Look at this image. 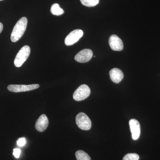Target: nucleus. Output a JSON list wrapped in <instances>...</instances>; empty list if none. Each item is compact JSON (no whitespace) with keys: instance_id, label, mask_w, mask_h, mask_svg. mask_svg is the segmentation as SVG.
Listing matches in <instances>:
<instances>
[{"instance_id":"nucleus-3","label":"nucleus","mask_w":160,"mask_h":160,"mask_svg":"<svg viewBox=\"0 0 160 160\" xmlns=\"http://www.w3.org/2000/svg\"><path fill=\"white\" fill-rule=\"evenodd\" d=\"M76 122L80 129L89 130L91 128L92 122L89 117L83 112H80L76 117Z\"/></svg>"},{"instance_id":"nucleus-11","label":"nucleus","mask_w":160,"mask_h":160,"mask_svg":"<svg viewBox=\"0 0 160 160\" xmlns=\"http://www.w3.org/2000/svg\"><path fill=\"white\" fill-rule=\"evenodd\" d=\"M109 76L112 82L115 83H120L124 78V74L122 70L116 68L110 70Z\"/></svg>"},{"instance_id":"nucleus-12","label":"nucleus","mask_w":160,"mask_h":160,"mask_svg":"<svg viewBox=\"0 0 160 160\" xmlns=\"http://www.w3.org/2000/svg\"><path fill=\"white\" fill-rule=\"evenodd\" d=\"M50 11L52 14L56 16H60L64 13L63 9L60 8L59 5L57 3H54L52 6Z\"/></svg>"},{"instance_id":"nucleus-1","label":"nucleus","mask_w":160,"mask_h":160,"mask_svg":"<svg viewBox=\"0 0 160 160\" xmlns=\"http://www.w3.org/2000/svg\"><path fill=\"white\" fill-rule=\"evenodd\" d=\"M28 20L27 18L22 17L17 22L11 35V40L13 42H18L26 31Z\"/></svg>"},{"instance_id":"nucleus-9","label":"nucleus","mask_w":160,"mask_h":160,"mask_svg":"<svg viewBox=\"0 0 160 160\" xmlns=\"http://www.w3.org/2000/svg\"><path fill=\"white\" fill-rule=\"evenodd\" d=\"M109 44L111 49L114 51H122L124 47L122 41L116 35H112L109 38Z\"/></svg>"},{"instance_id":"nucleus-19","label":"nucleus","mask_w":160,"mask_h":160,"mask_svg":"<svg viewBox=\"0 0 160 160\" xmlns=\"http://www.w3.org/2000/svg\"><path fill=\"white\" fill-rule=\"evenodd\" d=\"M2 1V0H0V1Z\"/></svg>"},{"instance_id":"nucleus-18","label":"nucleus","mask_w":160,"mask_h":160,"mask_svg":"<svg viewBox=\"0 0 160 160\" xmlns=\"http://www.w3.org/2000/svg\"><path fill=\"white\" fill-rule=\"evenodd\" d=\"M3 29V25L2 23L0 22V33L2 31Z\"/></svg>"},{"instance_id":"nucleus-14","label":"nucleus","mask_w":160,"mask_h":160,"mask_svg":"<svg viewBox=\"0 0 160 160\" xmlns=\"http://www.w3.org/2000/svg\"><path fill=\"white\" fill-rule=\"evenodd\" d=\"M80 1L83 5L87 7L97 6L99 2V0H80Z\"/></svg>"},{"instance_id":"nucleus-17","label":"nucleus","mask_w":160,"mask_h":160,"mask_svg":"<svg viewBox=\"0 0 160 160\" xmlns=\"http://www.w3.org/2000/svg\"><path fill=\"white\" fill-rule=\"evenodd\" d=\"M21 150L19 149H13V156L17 158H18L20 157V154H21Z\"/></svg>"},{"instance_id":"nucleus-10","label":"nucleus","mask_w":160,"mask_h":160,"mask_svg":"<svg viewBox=\"0 0 160 160\" xmlns=\"http://www.w3.org/2000/svg\"><path fill=\"white\" fill-rule=\"evenodd\" d=\"M49 125V120L45 114L40 116L35 124V128L40 132H44Z\"/></svg>"},{"instance_id":"nucleus-8","label":"nucleus","mask_w":160,"mask_h":160,"mask_svg":"<svg viewBox=\"0 0 160 160\" xmlns=\"http://www.w3.org/2000/svg\"><path fill=\"white\" fill-rule=\"evenodd\" d=\"M129 125L132 138L134 140H138L139 138L141 133V127L139 122L137 120L132 119L129 121Z\"/></svg>"},{"instance_id":"nucleus-6","label":"nucleus","mask_w":160,"mask_h":160,"mask_svg":"<svg viewBox=\"0 0 160 160\" xmlns=\"http://www.w3.org/2000/svg\"><path fill=\"white\" fill-rule=\"evenodd\" d=\"M38 84H32V85H10L8 86L9 91L14 92H22L34 90L39 87Z\"/></svg>"},{"instance_id":"nucleus-7","label":"nucleus","mask_w":160,"mask_h":160,"mask_svg":"<svg viewBox=\"0 0 160 160\" xmlns=\"http://www.w3.org/2000/svg\"><path fill=\"white\" fill-rule=\"evenodd\" d=\"M93 53L91 49H84L80 51L75 57V60L80 63L89 62L92 58Z\"/></svg>"},{"instance_id":"nucleus-16","label":"nucleus","mask_w":160,"mask_h":160,"mask_svg":"<svg viewBox=\"0 0 160 160\" xmlns=\"http://www.w3.org/2000/svg\"><path fill=\"white\" fill-rule=\"evenodd\" d=\"M26 139L25 138H20L17 141V145L20 147H22L26 145Z\"/></svg>"},{"instance_id":"nucleus-2","label":"nucleus","mask_w":160,"mask_h":160,"mask_svg":"<svg viewBox=\"0 0 160 160\" xmlns=\"http://www.w3.org/2000/svg\"><path fill=\"white\" fill-rule=\"evenodd\" d=\"M30 53V48L28 46H25L21 48L15 58L14 64L17 67L22 66L29 58Z\"/></svg>"},{"instance_id":"nucleus-5","label":"nucleus","mask_w":160,"mask_h":160,"mask_svg":"<svg viewBox=\"0 0 160 160\" xmlns=\"http://www.w3.org/2000/svg\"><path fill=\"white\" fill-rule=\"evenodd\" d=\"M83 35V32L81 29H77L71 32L65 40V44L67 46H72L78 42Z\"/></svg>"},{"instance_id":"nucleus-4","label":"nucleus","mask_w":160,"mask_h":160,"mask_svg":"<svg viewBox=\"0 0 160 160\" xmlns=\"http://www.w3.org/2000/svg\"><path fill=\"white\" fill-rule=\"evenodd\" d=\"M90 92V88L87 85H81L73 93V99L76 101H83L89 96Z\"/></svg>"},{"instance_id":"nucleus-15","label":"nucleus","mask_w":160,"mask_h":160,"mask_svg":"<svg viewBox=\"0 0 160 160\" xmlns=\"http://www.w3.org/2000/svg\"><path fill=\"white\" fill-rule=\"evenodd\" d=\"M139 156L136 153H128L124 157L122 160H139Z\"/></svg>"},{"instance_id":"nucleus-13","label":"nucleus","mask_w":160,"mask_h":160,"mask_svg":"<svg viewBox=\"0 0 160 160\" xmlns=\"http://www.w3.org/2000/svg\"><path fill=\"white\" fill-rule=\"evenodd\" d=\"M77 160H91V158L83 150H78L75 153Z\"/></svg>"}]
</instances>
